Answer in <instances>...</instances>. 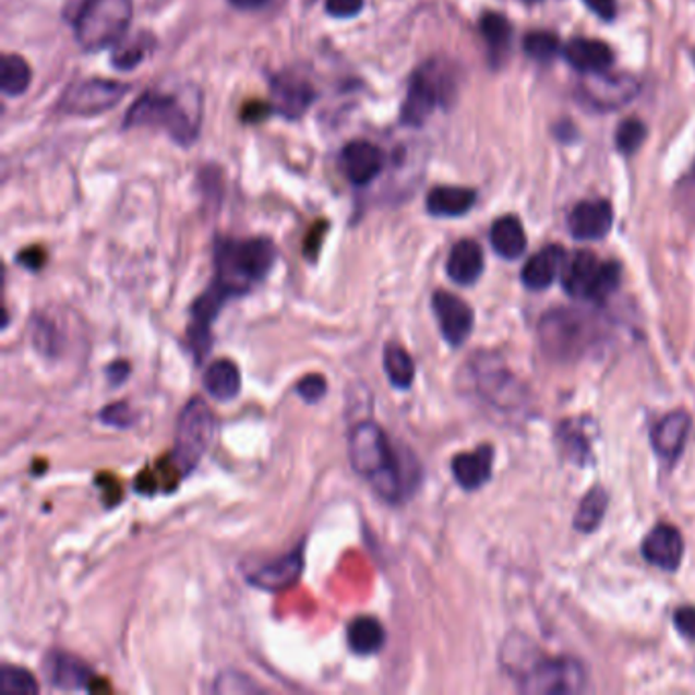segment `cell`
I'll return each mask as SVG.
<instances>
[{
	"instance_id": "6da1fadb",
	"label": "cell",
	"mask_w": 695,
	"mask_h": 695,
	"mask_svg": "<svg viewBox=\"0 0 695 695\" xmlns=\"http://www.w3.org/2000/svg\"><path fill=\"white\" fill-rule=\"evenodd\" d=\"M349 462L357 476L368 479L386 502H400L417 486L418 467H408L410 453H398L380 424L366 420L349 434Z\"/></svg>"
},
{
	"instance_id": "7a4b0ae2",
	"label": "cell",
	"mask_w": 695,
	"mask_h": 695,
	"mask_svg": "<svg viewBox=\"0 0 695 695\" xmlns=\"http://www.w3.org/2000/svg\"><path fill=\"white\" fill-rule=\"evenodd\" d=\"M278 260L276 245L265 237L225 239L217 245V276L208 286L225 302L248 293L255 284L267 278Z\"/></svg>"
},
{
	"instance_id": "3957f363",
	"label": "cell",
	"mask_w": 695,
	"mask_h": 695,
	"mask_svg": "<svg viewBox=\"0 0 695 695\" xmlns=\"http://www.w3.org/2000/svg\"><path fill=\"white\" fill-rule=\"evenodd\" d=\"M512 669L520 678V690L526 694L561 695L577 694L586 687L584 664L567 657H516L512 655Z\"/></svg>"
},
{
	"instance_id": "277c9868",
	"label": "cell",
	"mask_w": 695,
	"mask_h": 695,
	"mask_svg": "<svg viewBox=\"0 0 695 695\" xmlns=\"http://www.w3.org/2000/svg\"><path fill=\"white\" fill-rule=\"evenodd\" d=\"M131 0H84L74 19L77 44L86 51L119 44L131 25Z\"/></svg>"
},
{
	"instance_id": "5b68a950",
	"label": "cell",
	"mask_w": 695,
	"mask_h": 695,
	"mask_svg": "<svg viewBox=\"0 0 695 695\" xmlns=\"http://www.w3.org/2000/svg\"><path fill=\"white\" fill-rule=\"evenodd\" d=\"M213 436H215V417L208 404L201 398H192L178 417L176 441H173L171 455L168 457L180 478L190 476L199 467L204 453L213 443Z\"/></svg>"
},
{
	"instance_id": "8992f818",
	"label": "cell",
	"mask_w": 695,
	"mask_h": 695,
	"mask_svg": "<svg viewBox=\"0 0 695 695\" xmlns=\"http://www.w3.org/2000/svg\"><path fill=\"white\" fill-rule=\"evenodd\" d=\"M164 127L173 141L190 145L199 135V123L184 109V105L171 94L149 93L141 94L137 103L127 112L124 129L129 127Z\"/></svg>"
},
{
	"instance_id": "52a82bcc",
	"label": "cell",
	"mask_w": 695,
	"mask_h": 695,
	"mask_svg": "<svg viewBox=\"0 0 695 695\" xmlns=\"http://www.w3.org/2000/svg\"><path fill=\"white\" fill-rule=\"evenodd\" d=\"M620 276L619 263L600 262L591 251H579L563 269V288L577 300L603 302L619 288Z\"/></svg>"
},
{
	"instance_id": "ba28073f",
	"label": "cell",
	"mask_w": 695,
	"mask_h": 695,
	"mask_svg": "<svg viewBox=\"0 0 695 695\" xmlns=\"http://www.w3.org/2000/svg\"><path fill=\"white\" fill-rule=\"evenodd\" d=\"M479 398L500 412H514L525 400V387L494 356H478L471 363Z\"/></svg>"
},
{
	"instance_id": "9c48e42d",
	"label": "cell",
	"mask_w": 695,
	"mask_h": 695,
	"mask_svg": "<svg viewBox=\"0 0 695 695\" xmlns=\"http://www.w3.org/2000/svg\"><path fill=\"white\" fill-rule=\"evenodd\" d=\"M591 339V323L586 314L575 310H555L542 319V347L559 359L582 356Z\"/></svg>"
},
{
	"instance_id": "30bf717a",
	"label": "cell",
	"mask_w": 695,
	"mask_h": 695,
	"mask_svg": "<svg viewBox=\"0 0 695 695\" xmlns=\"http://www.w3.org/2000/svg\"><path fill=\"white\" fill-rule=\"evenodd\" d=\"M448 96V80L445 72L441 68H436L434 63L422 65L417 70L410 84H408V94L404 100L403 123L408 127H420L427 123V119L433 115V110L445 103Z\"/></svg>"
},
{
	"instance_id": "8fae6325",
	"label": "cell",
	"mask_w": 695,
	"mask_h": 695,
	"mask_svg": "<svg viewBox=\"0 0 695 695\" xmlns=\"http://www.w3.org/2000/svg\"><path fill=\"white\" fill-rule=\"evenodd\" d=\"M640 91V84L631 74H612L608 70L586 74L579 84L582 98L594 109L616 110L628 103Z\"/></svg>"
},
{
	"instance_id": "7c38bea8",
	"label": "cell",
	"mask_w": 695,
	"mask_h": 695,
	"mask_svg": "<svg viewBox=\"0 0 695 695\" xmlns=\"http://www.w3.org/2000/svg\"><path fill=\"white\" fill-rule=\"evenodd\" d=\"M127 94V86L112 80H84L70 86V91L63 94L62 109L70 115L93 117L105 110L112 109Z\"/></svg>"
},
{
	"instance_id": "4fadbf2b",
	"label": "cell",
	"mask_w": 695,
	"mask_h": 695,
	"mask_svg": "<svg viewBox=\"0 0 695 695\" xmlns=\"http://www.w3.org/2000/svg\"><path fill=\"white\" fill-rule=\"evenodd\" d=\"M433 310L441 333L448 345H464L474 328V310L455 293L439 290L433 296Z\"/></svg>"
},
{
	"instance_id": "5bb4252c",
	"label": "cell",
	"mask_w": 695,
	"mask_h": 695,
	"mask_svg": "<svg viewBox=\"0 0 695 695\" xmlns=\"http://www.w3.org/2000/svg\"><path fill=\"white\" fill-rule=\"evenodd\" d=\"M386 155L370 141H351L340 152V170L351 184H370L382 173Z\"/></svg>"
},
{
	"instance_id": "9a60e30c",
	"label": "cell",
	"mask_w": 695,
	"mask_h": 695,
	"mask_svg": "<svg viewBox=\"0 0 695 695\" xmlns=\"http://www.w3.org/2000/svg\"><path fill=\"white\" fill-rule=\"evenodd\" d=\"M614 223L612 204L606 201L579 202L570 215V231L579 241H596L603 239Z\"/></svg>"
},
{
	"instance_id": "2e32d148",
	"label": "cell",
	"mask_w": 695,
	"mask_h": 695,
	"mask_svg": "<svg viewBox=\"0 0 695 695\" xmlns=\"http://www.w3.org/2000/svg\"><path fill=\"white\" fill-rule=\"evenodd\" d=\"M302 570H304V556L300 549H296L288 555L263 563L262 567L249 573L248 582L251 586L260 587L265 591H281L298 582Z\"/></svg>"
},
{
	"instance_id": "e0dca14e",
	"label": "cell",
	"mask_w": 695,
	"mask_h": 695,
	"mask_svg": "<svg viewBox=\"0 0 695 695\" xmlns=\"http://www.w3.org/2000/svg\"><path fill=\"white\" fill-rule=\"evenodd\" d=\"M690 429H692V418L683 410L667 415L652 427L650 441L664 464H675L680 459Z\"/></svg>"
},
{
	"instance_id": "ac0fdd59",
	"label": "cell",
	"mask_w": 695,
	"mask_h": 695,
	"mask_svg": "<svg viewBox=\"0 0 695 695\" xmlns=\"http://www.w3.org/2000/svg\"><path fill=\"white\" fill-rule=\"evenodd\" d=\"M46 675L49 683L58 690L94 692L93 683L96 680L93 669L72 655L51 652L46 661Z\"/></svg>"
},
{
	"instance_id": "d6986e66",
	"label": "cell",
	"mask_w": 695,
	"mask_h": 695,
	"mask_svg": "<svg viewBox=\"0 0 695 695\" xmlns=\"http://www.w3.org/2000/svg\"><path fill=\"white\" fill-rule=\"evenodd\" d=\"M643 555L655 567L675 572L683 559V537L675 526H655L643 542Z\"/></svg>"
},
{
	"instance_id": "ffe728a7",
	"label": "cell",
	"mask_w": 695,
	"mask_h": 695,
	"mask_svg": "<svg viewBox=\"0 0 695 695\" xmlns=\"http://www.w3.org/2000/svg\"><path fill=\"white\" fill-rule=\"evenodd\" d=\"M272 93L276 100V110L288 119H298L300 115H304V110L309 109L316 96L310 82L292 72L274 77Z\"/></svg>"
},
{
	"instance_id": "44dd1931",
	"label": "cell",
	"mask_w": 695,
	"mask_h": 695,
	"mask_svg": "<svg viewBox=\"0 0 695 695\" xmlns=\"http://www.w3.org/2000/svg\"><path fill=\"white\" fill-rule=\"evenodd\" d=\"M492 464H494V448L483 445L476 448L474 453L457 455L451 464V469L457 483L464 490H478L492 476Z\"/></svg>"
},
{
	"instance_id": "7402d4cb",
	"label": "cell",
	"mask_w": 695,
	"mask_h": 695,
	"mask_svg": "<svg viewBox=\"0 0 695 695\" xmlns=\"http://www.w3.org/2000/svg\"><path fill=\"white\" fill-rule=\"evenodd\" d=\"M563 56L575 70H579L584 74L608 70V65L614 60L612 49L603 41L586 39V37L572 39L567 46L563 47Z\"/></svg>"
},
{
	"instance_id": "603a6c76",
	"label": "cell",
	"mask_w": 695,
	"mask_h": 695,
	"mask_svg": "<svg viewBox=\"0 0 695 695\" xmlns=\"http://www.w3.org/2000/svg\"><path fill=\"white\" fill-rule=\"evenodd\" d=\"M483 272V251L476 241L464 239L451 249L447 260L448 278L459 286H471Z\"/></svg>"
},
{
	"instance_id": "cb8c5ba5",
	"label": "cell",
	"mask_w": 695,
	"mask_h": 695,
	"mask_svg": "<svg viewBox=\"0 0 695 695\" xmlns=\"http://www.w3.org/2000/svg\"><path fill=\"white\" fill-rule=\"evenodd\" d=\"M565 262V251L559 245H549L535 253L523 269V281L530 290H544L555 281Z\"/></svg>"
},
{
	"instance_id": "d4e9b609",
	"label": "cell",
	"mask_w": 695,
	"mask_h": 695,
	"mask_svg": "<svg viewBox=\"0 0 695 695\" xmlns=\"http://www.w3.org/2000/svg\"><path fill=\"white\" fill-rule=\"evenodd\" d=\"M202 384L218 403H231L241 392V371L231 359H217L204 371Z\"/></svg>"
},
{
	"instance_id": "484cf974",
	"label": "cell",
	"mask_w": 695,
	"mask_h": 695,
	"mask_svg": "<svg viewBox=\"0 0 695 695\" xmlns=\"http://www.w3.org/2000/svg\"><path fill=\"white\" fill-rule=\"evenodd\" d=\"M476 204V192L457 185H439L429 192L427 211L433 217H462Z\"/></svg>"
},
{
	"instance_id": "4316f807",
	"label": "cell",
	"mask_w": 695,
	"mask_h": 695,
	"mask_svg": "<svg viewBox=\"0 0 695 695\" xmlns=\"http://www.w3.org/2000/svg\"><path fill=\"white\" fill-rule=\"evenodd\" d=\"M347 643L356 655H375L386 645V631L382 622L373 616H357L347 626Z\"/></svg>"
},
{
	"instance_id": "83f0119b",
	"label": "cell",
	"mask_w": 695,
	"mask_h": 695,
	"mask_svg": "<svg viewBox=\"0 0 695 695\" xmlns=\"http://www.w3.org/2000/svg\"><path fill=\"white\" fill-rule=\"evenodd\" d=\"M479 32L490 51L492 65H500L506 60L512 44L511 21L500 13H486L479 21Z\"/></svg>"
},
{
	"instance_id": "f1b7e54d",
	"label": "cell",
	"mask_w": 695,
	"mask_h": 695,
	"mask_svg": "<svg viewBox=\"0 0 695 695\" xmlns=\"http://www.w3.org/2000/svg\"><path fill=\"white\" fill-rule=\"evenodd\" d=\"M490 241L498 255L504 260H516L525 253L526 232L523 223L516 217L498 218L490 232Z\"/></svg>"
},
{
	"instance_id": "f546056e",
	"label": "cell",
	"mask_w": 695,
	"mask_h": 695,
	"mask_svg": "<svg viewBox=\"0 0 695 695\" xmlns=\"http://www.w3.org/2000/svg\"><path fill=\"white\" fill-rule=\"evenodd\" d=\"M384 371L387 382L398 390H408L415 382V359L398 343H387L384 349Z\"/></svg>"
},
{
	"instance_id": "4dcf8cb0",
	"label": "cell",
	"mask_w": 695,
	"mask_h": 695,
	"mask_svg": "<svg viewBox=\"0 0 695 695\" xmlns=\"http://www.w3.org/2000/svg\"><path fill=\"white\" fill-rule=\"evenodd\" d=\"M32 84V68L21 56L7 53L2 58L0 88L7 96H21Z\"/></svg>"
},
{
	"instance_id": "1f68e13d",
	"label": "cell",
	"mask_w": 695,
	"mask_h": 695,
	"mask_svg": "<svg viewBox=\"0 0 695 695\" xmlns=\"http://www.w3.org/2000/svg\"><path fill=\"white\" fill-rule=\"evenodd\" d=\"M608 508V494L603 488H594L589 494L582 500L573 526L582 532H591L602 523L603 514Z\"/></svg>"
},
{
	"instance_id": "d6a6232c",
	"label": "cell",
	"mask_w": 695,
	"mask_h": 695,
	"mask_svg": "<svg viewBox=\"0 0 695 695\" xmlns=\"http://www.w3.org/2000/svg\"><path fill=\"white\" fill-rule=\"evenodd\" d=\"M0 692L2 694L33 695L39 692V683L27 669L4 664L0 671Z\"/></svg>"
},
{
	"instance_id": "836d02e7",
	"label": "cell",
	"mask_w": 695,
	"mask_h": 695,
	"mask_svg": "<svg viewBox=\"0 0 695 695\" xmlns=\"http://www.w3.org/2000/svg\"><path fill=\"white\" fill-rule=\"evenodd\" d=\"M525 51L528 58L537 62H551L563 49L559 37L553 33L532 32L525 37Z\"/></svg>"
},
{
	"instance_id": "e575fe53",
	"label": "cell",
	"mask_w": 695,
	"mask_h": 695,
	"mask_svg": "<svg viewBox=\"0 0 695 695\" xmlns=\"http://www.w3.org/2000/svg\"><path fill=\"white\" fill-rule=\"evenodd\" d=\"M647 137V129L638 119H628L616 131V145L622 154H634Z\"/></svg>"
},
{
	"instance_id": "d590c367",
	"label": "cell",
	"mask_w": 695,
	"mask_h": 695,
	"mask_svg": "<svg viewBox=\"0 0 695 695\" xmlns=\"http://www.w3.org/2000/svg\"><path fill=\"white\" fill-rule=\"evenodd\" d=\"M98 420L107 427H115V429H129L133 422H135V412L133 408L127 403H115L105 406L100 412H98Z\"/></svg>"
},
{
	"instance_id": "8d00e7d4",
	"label": "cell",
	"mask_w": 695,
	"mask_h": 695,
	"mask_svg": "<svg viewBox=\"0 0 695 695\" xmlns=\"http://www.w3.org/2000/svg\"><path fill=\"white\" fill-rule=\"evenodd\" d=\"M296 392L302 400H307L309 404H316L319 400H323L326 394V380L319 373H310L304 380L298 382Z\"/></svg>"
},
{
	"instance_id": "74e56055",
	"label": "cell",
	"mask_w": 695,
	"mask_h": 695,
	"mask_svg": "<svg viewBox=\"0 0 695 695\" xmlns=\"http://www.w3.org/2000/svg\"><path fill=\"white\" fill-rule=\"evenodd\" d=\"M582 434L584 433L577 429L573 431L572 424H565L561 429V441L565 445V451H567V455H572L573 462H577V464H584V457L589 453L586 439Z\"/></svg>"
},
{
	"instance_id": "f35d334b",
	"label": "cell",
	"mask_w": 695,
	"mask_h": 695,
	"mask_svg": "<svg viewBox=\"0 0 695 695\" xmlns=\"http://www.w3.org/2000/svg\"><path fill=\"white\" fill-rule=\"evenodd\" d=\"M145 58V47L140 44H124L117 47V51L112 53V65L119 70H133L137 63L143 62Z\"/></svg>"
},
{
	"instance_id": "ab89813d",
	"label": "cell",
	"mask_w": 695,
	"mask_h": 695,
	"mask_svg": "<svg viewBox=\"0 0 695 695\" xmlns=\"http://www.w3.org/2000/svg\"><path fill=\"white\" fill-rule=\"evenodd\" d=\"M325 9L335 19H351L363 11V0H325Z\"/></svg>"
},
{
	"instance_id": "60d3db41",
	"label": "cell",
	"mask_w": 695,
	"mask_h": 695,
	"mask_svg": "<svg viewBox=\"0 0 695 695\" xmlns=\"http://www.w3.org/2000/svg\"><path fill=\"white\" fill-rule=\"evenodd\" d=\"M675 626L685 638L695 643V608L694 606H683L675 612Z\"/></svg>"
},
{
	"instance_id": "b9f144b4",
	"label": "cell",
	"mask_w": 695,
	"mask_h": 695,
	"mask_svg": "<svg viewBox=\"0 0 695 695\" xmlns=\"http://www.w3.org/2000/svg\"><path fill=\"white\" fill-rule=\"evenodd\" d=\"M269 112H272V105L260 103V100H251V103H248V105L243 107L241 119H243L245 123H260V121L269 117Z\"/></svg>"
},
{
	"instance_id": "7bdbcfd3",
	"label": "cell",
	"mask_w": 695,
	"mask_h": 695,
	"mask_svg": "<svg viewBox=\"0 0 695 695\" xmlns=\"http://www.w3.org/2000/svg\"><path fill=\"white\" fill-rule=\"evenodd\" d=\"M19 263L25 265L27 269H41L46 263V251L39 248H29L19 253Z\"/></svg>"
},
{
	"instance_id": "ee69618b",
	"label": "cell",
	"mask_w": 695,
	"mask_h": 695,
	"mask_svg": "<svg viewBox=\"0 0 695 695\" xmlns=\"http://www.w3.org/2000/svg\"><path fill=\"white\" fill-rule=\"evenodd\" d=\"M587 7L603 21H612L616 16V0H584Z\"/></svg>"
},
{
	"instance_id": "f6af8a7d",
	"label": "cell",
	"mask_w": 695,
	"mask_h": 695,
	"mask_svg": "<svg viewBox=\"0 0 695 695\" xmlns=\"http://www.w3.org/2000/svg\"><path fill=\"white\" fill-rule=\"evenodd\" d=\"M129 363L127 361H117V363H112L109 366V370H107V375H109V382L112 386H119V384H123L124 380L129 378Z\"/></svg>"
},
{
	"instance_id": "bcb514c9",
	"label": "cell",
	"mask_w": 695,
	"mask_h": 695,
	"mask_svg": "<svg viewBox=\"0 0 695 695\" xmlns=\"http://www.w3.org/2000/svg\"><path fill=\"white\" fill-rule=\"evenodd\" d=\"M231 4L241 11H255V9H262L263 4H267V0H231Z\"/></svg>"
},
{
	"instance_id": "7dc6e473",
	"label": "cell",
	"mask_w": 695,
	"mask_h": 695,
	"mask_svg": "<svg viewBox=\"0 0 695 695\" xmlns=\"http://www.w3.org/2000/svg\"><path fill=\"white\" fill-rule=\"evenodd\" d=\"M525 2H539V0H525Z\"/></svg>"
}]
</instances>
